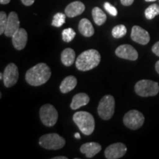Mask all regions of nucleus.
I'll use <instances>...</instances> for the list:
<instances>
[{"instance_id": "obj_1", "label": "nucleus", "mask_w": 159, "mask_h": 159, "mask_svg": "<svg viewBox=\"0 0 159 159\" xmlns=\"http://www.w3.org/2000/svg\"><path fill=\"white\" fill-rule=\"evenodd\" d=\"M51 77V70L46 63H40L27 71L25 79L30 85L39 86L44 84Z\"/></svg>"}, {"instance_id": "obj_2", "label": "nucleus", "mask_w": 159, "mask_h": 159, "mask_svg": "<svg viewBox=\"0 0 159 159\" xmlns=\"http://www.w3.org/2000/svg\"><path fill=\"white\" fill-rule=\"evenodd\" d=\"M101 56L96 49H89L77 57L76 60V67L80 71H89L97 67L100 62Z\"/></svg>"}, {"instance_id": "obj_3", "label": "nucleus", "mask_w": 159, "mask_h": 159, "mask_svg": "<svg viewBox=\"0 0 159 159\" xmlns=\"http://www.w3.org/2000/svg\"><path fill=\"white\" fill-rule=\"evenodd\" d=\"M73 120L83 134L89 136L94 132L95 122L94 117L90 113L78 111L73 116Z\"/></svg>"}, {"instance_id": "obj_4", "label": "nucleus", "mask_w": 159, "mask_h": 159, "mask_svg": "<svg viewBox=\"0 0 159 159\" xmlns=\"http://www.w3.org/2000/svg\"><path fill=\"white\" fill-rule=\"evenodd\" d=\"M135 91L141 97L156 96L159 92L158 83L149 80H142L135 85Z\"/></svg>"}, {"instance_id": "obj_5", "label": "nucleus", "mask_w": 159, "mask_h": 159, "mask_svg": "<svg viewBox=\"0 0 159 159\" xmlns=\"http://www.w3.org/2000/svg\"><path fill=\"white\" fill-rule=\"evenodd\" d=\"M115 100L111 95H105L99 103L97 111L99 116L104 120H108L114 114Z\"/></svg>"}, {"instance_id": "obj_6", "label": "nucleus", "mask_w": 159, "mask_h": 159, "mask_svg": "<svg viewBox=\"0 0 159 159\" xmlns=\"http://www.w3.org/2000/svg\"><path fill=\"white\" fill-rule=\"evenodd\" d=\"M65 139L57 134L43 135L39 139V144L47 150H59L64 147Z\"/></svg>"}, {"instance_id": "obj_7", "label": "nucleus", "mask_w": 159, "mask_h": 159, "mask_svg": "<svg viewBox=\"0 0 159 159\" xmlns=\"http://www.w3.org/2000/svg\"><path fill=\"white\" fill-rule=\"evenodd\" d=\"M58 114L53 105L46 104L40 109V119L45 126L52 127L56 124Z\"/></svg>"}, {"instance_id": "obj_8", "label": "nucleus", "mask_w": 159, "mask_h": 159, "mask_svg": "<svg viewBox=\"0 0 159 159\" xmlns=\"http://www.w3.org/2000/svg\"><path fill=\"white\" fill-rule=\"evenodd\" d=\"M123 122L127 128L131 130H137L144 124V116L140 111L131 110L125 115Z\"/></svg>"}, {"instance_id": "obj_9", "label": "nucleus", "mask_w": 159, "mask_h": 159, "mask_svg": "<svg viewBox=\"0 0 159 159\" xmlns=\"http://www.w3.org/2000/svg\"><path fill=\"white\" fill-rule=\"evenodd\" d=\"M3 81L7 88H10L17 83L19 79V69L14 63H10L6 66L4 71Z\"/></svg>"}, {"instance_id": "obj_10", "label": "nucleus", "mask_w": 159, "mask_h": 159, "mask_svg": "<svg viewBox=\"0 0 159 159\" xmlns=\"http://www.w3.org/2000/svg\"><path fill=\"white\" fill-rule=\"evenodd\" d=\"M127 152L126 146L122 143H115L111 144L105 150V156L108 159L120 158Z\"/></svg>"}, {"instance_id": "obj_11", "label": "nucleus", "mask_w": 159, "mask_h": 159, "mask_svg": "<svg viewBox=\"0 0 159 159\" xmlns=\"http://www.w3.org/2000/svg\"><path fill=\"white\" fill-rule=\"evenodd\" d=\"M115 53L119 57L129 60V61H136L139 57L137 51L132 46L129 44L119 46L116 48Z\"/></svg>"}, {"instance_id": "obj_12", "label": "nucleus", "mask_w": 159, "mask_h": 159, "mask_svg": "<svg viewBox=\"0 0 159 159\" xmlns=\"http://www.w3.org/2000/svg\"><path fill=\"white\" fill-rule=\"evenodd\" d=\"M131 39L142 45L148 44L150 40L148 32L139 26H134L130 34Z\"/></svg>"}, {"instance_id": "obj_13", "label": "nucleus", "mask_w": 159, "mask_h": 159, "mask_svg": "<svg viewBox=\"0 0 159 159\" xmlns=\"http://www.w3.org/2000/svg\"><path fill=\"white\" fill-rule=\"evenodd\" d=\"M20 21L18 15L15 12H11L7 17L5 34L7 37H12L20 29Z\"/></svg>"}, {"instance_id": "obj_14", "label": "nucleus", "mask_w": 159, "mask_h": 159, "mask_svg": "<svg viewBox=\"0 0 159 159\" xmlns=\"http://www.w3.org/2000/svg\"><path fill=\"white\" fill-rule=\"evenodd\" d=\"M12 42L15 49L21 50L25 47L27 42V33L25 29L20 28L12 36Z\"/></svg>"}, {"instance_id": "obj_15", "label": "nucleus", "mask_w": 159, "mask_h": 159, "mask_svg": "<svg viewBox=\"0 0 159 159\" xmlns=\"http://www.w3.org/2000/svg\"><path fill=\"white\" fill-rule=\"evenodd\" d=\"M102 150L101 145L97 142H88L83 144L80 148V152L85 154L86 158H91L100 152Z\"/></svg>"}, {"instance_id": "obj_16", "label": "nucleus", "mask_w": 159, "mask_h": 159, "mask_svg": "<svg viewBox=\"0 0 159 159\" xmlns=\"http://www.w3.org/2000/svg\"><path fill=\"white\" fill-rule=\"evenodd\" d=\"M84 11V4L81 2L76 1L67 5V7L65 9V14L69 18H73L82 14Z\"/></svg>"}, {"instance_id": "obj_17", "label": "nucleus", "mask_w": 159, "mask_h": 159, "mask_svg": "<svg viewBox=\"0 0 159 159\" xmlns=\"http://www.w3.org/2000/svg\"><path fill=\"white\" fill-rule=\"evenodd\" d=\"M89 100L90 98L88 94L85 93H79L73 97L70 107L72 110H77L81 107L86 105L89 102Z\"/></svg>"}, {"instance_id": "obj_18", "label": "nucleus", "mask_w": 159, "mask_h": 159, "mask_svg": "<svg viewBox=\"0 0 159 159\" xmlns=\"http://www.w3.org/2000/svg\"><path fill=\"white\" fill-rule=\"evenodd\" d=\"M78 30L80 33L85 37H91L94 33V29L92 24L87 19H83L80 21Z\"/></svg>"}, {"instance_id": "obj_19", "label": "nucleus", "mask_w": 159, "mask_h": 159, "mask_svg": "<svg viewBox=\"0 0 159 159\" xmlns=\"http://www.w3.org/2000/svg\"><path fill=\"white\" fill-rule=\"evenodd\" d=\"M77 80L74 76H68L63 80L60 85V90L63 94L72 91L77 85Z\"/></svg>"}, {"instance_id": "obj_20", "label": "nucleus", "mask_w": 159, "mask_h": 159, "mask_svg": "<svg viewBox=\"0 0 159 159\" xmlns=\"http://www.w3.org/2000/svg\"><path fill=\"white\" fill-rule=\"evenodd\" d=\"M75 52L72 49L66 48L61 53V61L66 66H70L74 63Z\"/></svg>"}, {"instance_id": "obj_21", "label": "nucleus", "mask_w": 159, "mask_h": 159, "mask_svg": "<svg viewBox=\"0 0 159 159\" xmlns=\"http://www.w3.org/2000/svg\"><path fill=\"white\" fill-rule=\"evenodd\" d=\"M92 16L95 24L98 26H101L106 21L107 16L99 7H95L92 10Z\"/></svg>"}, {"instance_id": "obj_22", "label": "nucleus", "mask_w": 159, "mask_h": 159, "mask_svg": "<svg viewBox=\"0 0 159 159\" xmlns=\"http://www.w3.org/2000/svg\"><path fill=\"white\" fill-rule=\"evenodd\" d=\"M145 17L147 19L151 20L154 19L156 16L159 15V5L157 4H152L145 10Z\"/></svg>"}, {"instance_id": "obj_23", "label": "nucleus", "mask_w": 159, "mask_h": 159, "mask_svg": "<svg viewBox=\"0 0 159 159\" xmlns=\"http://www.w3.org/2000/svg\"><path fill=\"white\" fill-rule=\"evenodd\" d=\"M127 33V28L125 25H119L114 27L112 30V35L115 39H120Z\"/></svg>"}, {"instance_id": "obj_24", "label": "nucleus", "mask_w": 159, "mask_h": 159, "mask_svg": "<svg viewBox=\"0 0 159 159\" xmlns=\"http://www.w3.org/2000/svg\"><path fill=\"white\" fill-rule=\"evenodd\" d=\"M66 14L62 13H57L53 16L52 21V25L56 27H61L66 21Z\"/></svg>"}, {"instance_id": "obj_25", "label": "nucleus", "mask_w": 159, "mask_h": 159, "mask_svg": "<svg viewBox=\"0 0 159 159\" xmlns=\"http://www.w3.org/2000/svg\"><path fill=\"white\" fill-rule=\"evenodd\" d=\"M75 35H76V33L72 28L64 29L62 32V38L65 42H71L75 39Z\"/></svg>"}, {"instance_id": "obj_26", "label": "nucleus", "mask_w": 159, "mask_h": 159, "mask_svg": "<svg viewBox=\"0 0 159 159\" xmlns=\"http://www.w3.org/2000/svg\"><path fill=\"white\" fill-rule=\"evenodd\" d=\"M7 23V17L5 12L1 11L0 13V35L5 33L6 26Z\"/></svg>"}, {"instance_id": "obj_27", "label": "nucleus", "mask_w": 159, "mask_h": 159, "mask_svg": "<svg viewBox=\"0 0 159 159\" xmlns=\"http://www.w3.org/2000/svg\"><path fill=\"white\" fill-rule=\"evenodd\" d=\"M104 8L105 9V11L110 13L111 16H117L118 12H117L116 8L114 6L111 5L109 2H105L104 4Z\"/></svg>"}, {"instance_id": "obj_28", "label": "nucleus", "mask_w": 159, "mask_h": 159, "mask_svg": "<svg viewBox=\"0 0 159 159\" xmlns=\"http://www.w3.org/2000/svg\"><path fill=\"white\" fill-rule=\"evenodd\" d=\"M152 51L155 55H156L157 56L159 57V41L156 42L153 46H152Z\"/></svg>"}, {"instance_id": "obj_29", "label": "nucleus", "mask_w": 159, "mask_h": 159, "mask_svg": "<svg viewBox=\"0 0 159 159\" xmlns=\"http://www.w3.org/2000/svg\"><path fill=\"white\" fill-rule=\"evenodd\" d=\"M120 1L124 6H130L134 3V0H120Z\"/></svg>"}, {"instance_id": "obj_30", "label": "nucleus", "mask_w": 159, "mask_h": 159, "mask_svg": "<svg viewBox=\"0 0 159 159\" xmlns=\"http://www.w3.org/2000/svg\"><path fill=\"white\" fill-rule=\"evenodd\" d=\"M21 2L26 6H30L34 3L35 0H21Z\"/></svg>"}, {"instance_id": "obj_31", "label": "nucleus", "mask_w": 159, "mask_h": 159, "mask_svg": "<svg viewBox=\"0 0 159 159\" xmlns=\"http://www.w3.org/2000/svg\"><path fill=\"white\" fill-rule=\"evenodd\" d=\"M10 2H11V0H0V3H1L2 5H7V4H8Z\"/></svg>"}, {"instance_id": "obj_32", "label": "nucleus", "mask_w": 159, "mask_h": 159, "mask_svg": "<svg viewBox=\"0 0 159 159\" xmlns=\"http://www.w3.org/2000/svg\"><path fill=\"white\" fill-rule=\"evenodd\" d=\"M156 70L159 74V61H158L156 63Z\"/></svg>"}, {"instance_id": "obj_33", "label": "nucleus", "mask_w": 159, "mask_h": 159, "mask_svg": "<svg viewBox=\"0 0 159 159\" xmlns=\"http://www.w3.org/2000/svg\"><path fill=\"white\" fill-rule=\"evenodd\" d=\"M52 159H67V157L65 156H56L52 158Z\"/></svg>"}, {"instance_id": "obj_34", "label": "nucleus", "mask_w": 159, "mask_h": 159, "mask_svg": "<svg viewBox=\"0 0 159 159\" xmlns=\"http://www.w3.org/2000/svg\"><path fill=\"white\" fill-rule=\"evenodd\" d=\"M75 137L77 139H80V135L79 133H76V134H75Z\"/></svg>"}, {"instance_id": "obj_35", "label": "nucleus", "mask_w": 159, "mask_h": 159, "mask_svg": "<svg viewBox=\"0 0 159 159\" xmlns=\"http://www.w3.org/2000/svg\"><path fill=\"white\" fill-rule=\"evenodd\" d=\"M3 77H4V74H2V73H0V79L2 80Z\"/></svg>"}, {"instance_id": "obj_36", "label": "nucleus", "mask_w": 159, "mask_h": 159, "mask_svg": "<svg viewBox=\"0 0 159 159\" xmlns=\"http://www.w3.org/2000/svg\"><path fill=\"white\" fill-rule=\"evenodd\" d=\"M146 2H155L156 1V0H145Z\"/></svg>"}]
</instances>
